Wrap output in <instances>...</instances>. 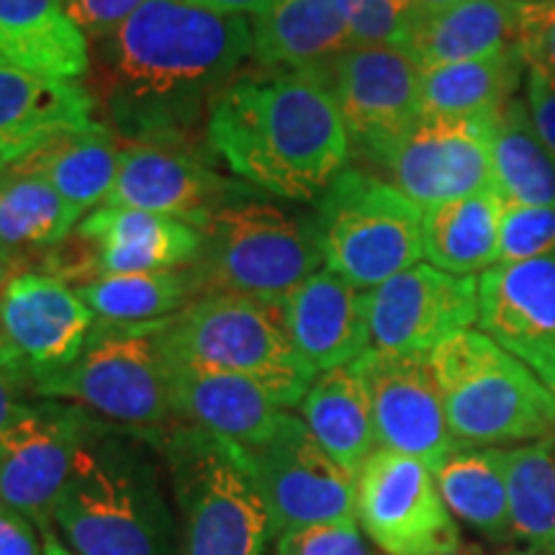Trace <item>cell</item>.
Here are the masks:
<instances>
[{"mask_svg":"<svg viewBox=\"0 0 555 555\" xmlns=\"http://www.w3.org/2000/svg\"><path fill=\"white\" fill-rule=\"evenodd\" d=\"M301 414L332 461L356 476L378 450L371 393L356 363L319 373L301 401Z\"/></svg>","mask_w":555,"mask_h":555,"instance_id":"4316f807","label":"cell"},{"mask_svg":"<svg viewBox=\"0 0 555 555\" xmlns=\"http://www.w3.org/2000/svg\"><path fill=\"white\" fill-rule=\"evenodd\" d=\"M506 204L494 189L427 206L422 242L429 266L453 275H474L494 268L502 245Z\"/></svg>","mask_w":555,"mask_h":555,"instance_id":"83f0119b","label":"cell"},{"mask_svg":"<svg viewBox=\"0 0 555 555\" xmlns=\"http://www.w3.org/2000/svg\"><path fill=\"white\" fill-rule=\"evenodd\" d=\"M0 65L52 80H82L90 44L65 0H0Z\"/></svg>","mask_w":555,"mask_h":555,"instance_id":"d4e9b609","label":"cell"},{"mask_svg":"<svg viewBox=\"0 0 555 555\" xmlns=\"http://www.w3.org/2000/svg\"><path fill=\"white\" fill-rule=\"evenodd\" d=\"M168 468L150 433L99 422L52 515L75 555H185Z\"/></svg>","mask_w":555,"mask_h":555,"instance_id":"3957f363","label":"cell"},{"mask_svg":"<svg viewBox=\"0 0 555 555\" xmlns=\"http://www.w3.org/2000/svg\"><path fill=\"white\" fill-rule=\"evenodd\" d=\"M450 435L486 448L555 435V399L532 367L483 332L461 330L429 352Z\"/></svg>","mask_w":555,"mask_h":555,"instance_id":"5b68a950","label":"cell"},{"mask_svg":"<svg viewBox=\"0 0 555 555\" xmlns=\"http://www.w3.org/2000/svg\"><path fill=\"white\" fill-rule=\"evenodd\" d=\"M201 291L283 304L324 262L314 219L301 221L270 201L242 196L224 204L198 229Z\"/></svg>","mask_w":555,"mask_h":555,"instance_id":"52a82bcc","label":"cell"},{"mask_svg":"<svg viewBox=\"0 0 555 555\" xmlns=\"http://www.w3.org/2000/svg\"><path fill=\"white\" fill-rule=\"evenodd\" d=\"M433 474L453 517L491 540L509 538L504 450L457 446Z\"/></svg>","mask_w":555,"mask_h":555,"instance_id":"d6a6232c","label":"cell"},{"mask_svg":"<svg viewBox=\"0 0 555 555\" xmlns=\"http://www.w3.org/2000/svg\"><path fill=\"white\" fill-rule=\"evenodd\" d=\"M189 3L214 13H227V16H260L275 0H189Z\"/></svg>","mask_w":555,"mask_h":555,"instance_id":"ee69618b","label":"cell"},{"mask_svg":"<svg viewBox=\"0 0 555 555\" xmlns=\"http://www.w3.org/2000/svg\"><path fill=\"white\" fill-rule=\"evenodd\" d=\"M494 116L420 114L378 163L393 185L422 208L494 189L491 170Z\"/></svg>","mask_w":555,"mask_h":555,"instance_id":"4fadbf2b","label":"cell"},{"mask_svg":"<svg viewBox=\"0 0 555 555\" xmlns=\"http://www.w3.org/2000/svg\"><path fill=\"white\" fill-rule=\"evenodd\" d=\"M525 73L519 44L489 57L427 67L422 69V114L494 116L515 99Z\"/></svg>","mask_w":555,"mask_h":555,"instance_id":"4dcf8cb0","label":"cell"},{"mask_svg":"<svg viewBox=\"0 0 555 555\" xmlns=\"http://www.w3.org/2000/svg\"><path fill=\"white\" fill-rule=\"evenodd\" d=\"M99 422L69 401H29L0 433V502L29 517L41 532L52 530L54 506Z\"/></svg>","mask_w":555,"mask_h":555,"instance_id":"7c38bea8","label":"cell"},{"mask_svg":"<svg viewBox=\"0 0 555 555\" xmlns=\"http://www.w3.org/2000/svg\"><path fill=\"white\" fill-rule=\"evenodd\" d=\"M253 193L258 191L245 180L214 170L191 142H129L106 206L165 214L201 229L217 208Z\"/></svg>","mask_w":555,"mask_h":555,"instance_id":"2e32d148","label":"cell"},{"mask_svg":"<svg viewBox=\"0 0 555 555\" xmlns=\"http://www.w3.org/2000/svg\"><path fill=\"white\" fill-rule=\"evenodd\" d=\"M168 388L176 422L208 429L242 448L270 435L286 412L255 380L176 360H168Z\"/></svg>","mask_w":555,"mask_h":555,"instance_id":"7402d4cb","label":"cell"},{"mask_svg":"<svg viewBox=\"0 0 555 555\" xmlns=\"http://www.w3.org/2000/svg\"><path fill=\"white\" fill-rule=\"evenodd\" d=\"M34 386L26 373L0 350V433L11 425L29 401H34Z\"/></svg>","mask_w":555,"mask_h":555,"instance_id":"7bdbcfd3","label":"cell"},{"mask_svg":"<svg viewBox=\"0 0 555 555\" xmlns=\"http://www.w3.org/2000/svg\"><path fill=\"white\" fill-rule=\"evenodd\" d=\"M525 106L538 137L555 155V82L530 67L525 73Z\"/></svg>","mask_w":555,"mask_h":555,"instance_id":"60d3db41","label":"cell"},{"mask_svg":"<svg viewBox=\"0 0 555 555\" xmlns=\"http://www.w3.org/2000/svg\"><path fill=\"white\" fill-rule=\"evenodd\" d=\"M478 327L532 373L555 360V253L478 278Z\"/></svg>","mask_w":555,"mask_h":555,"instance_id":"d6986e66","label":"cell"},{"mask_svg":"<svg viewBox=\"0 0 555 555\" xmlns=\"http://www.w3.org/2000/svg\"><path fill=\"white\" fill-rule=\"evenodd\" d=\"M82 217L39 172L13 163L0 176V253L24 260L57 247Z\"/></svg>","mask_w":555,"mask_h":555,"instance_id":"f546056e","label":"cell"},{"mask_svg":"<svg viewBox=\"0 0 555 555\" xmlns=\"http://www.w3.org/2000/svg\"><path fill=\"white\" fill-rule=\"evenodd\" d=\"M425 208L393 183L345 168L317 198L314 227L324 266L356 288L373 291L420 266Z\"/></svg>","mask_w":555,"mask_h":555,"instance_id":"9c48e42d","label":"cell"},{"mask_svg":"<svg viewBox=\"0 0 555 555\" xmlns=\"http://www.w3.org/2000/svg\"><path fill=\"white\" fill-rule=\"evenodd\" d=\"M371 393L378 448L440 466L457 448L429 356H397L367 347L356 360Z\"/></svg>","mask_w":555,"mask_h":555,"instance_id":"ac0fdd59","label":"cell"},{"mask_svg":"<svg viewBox=\"0 0 555 555\" xmlns=\"http://www.w3.org/2000/svg\"><path fill=\"white\" fill-rule=\"evenodd\" d=\"M275 555H371L358 525H311L275 540Z\"/></svg>","mask_w":555,"mask_h":555,"instance_id":"74e56055","label":"cell"},{"mask_svg":"<svg viewBox=\"0 0 555 555\" xmlns=\"http://www.w3.org/2000/svg\"><path fill=\"white\" fill-rule=\"evenodd\" d=\"M453 555H466V553H461V551H457V553H453Z\"/></svg>","mask_w":555,"mask_h":555,"instance_id":"f5cc1de1","label":"cell"},{"mask_svg":"<svg viewBox=\"0 0 555 555\" xmlns=\"http://www.w3.org/2000/svg\"><path fill=\"white\" fill-rule=\"evenodd\" d=\"M509 555H555V553H509Z\"/></svg>","mask_w":555,"mask_h":555,"instance_id":"f907efd6","label":"cell"},{"mask_svg":"<svg viewBox=\"0 0 555 555\" xmlns=\"http://www.w3.org/2000/svg\"><path fill=\"white\" fill-rule=\"evenodd\" d=\"M512 532L555 553V450L547 442L504 450Z\"/></svg>","mask_w":555,"mask_h":555,"instance_id":"e575fe53","label":"cell"},{"mask_svg":"<svg viewBox=\"0 0 555 555\" xmlns=\"http://www.w3.org/2000/svg\"><path fill=\"white\" fill-rule=\"evenodd\" d=\"M519 44V9L502 0H463L440 13H420L404 50L420 69L489 57Z\"/></svg>","mask_w":555,"mask_h":555,"instance_id":"484cf974","label":"cell"},{"mask_svg":"<svg viewBox=\"0 0 555 555\" xmlns=\"http://www.w3.org/2000/svg\"><path fill=\"white\" fill-rule=\"evenodd\" d=\"M519 50L527 67L555 82V0L519 9Z\"/></svg>","mask_w":555,"mask_h":555,"instance_id":"f35d334b","label":"cell"},{"mask_svg":"<svg viewBox=\"0 0 555 555\" xmlns=\"http://www.w3.org/2000/svg\"><path fill=\"white\" fill-rule=\"evenodd\" d=\"M457 3H463V0H416V9H420V13H440L453 9Z\"/></svg>","mask_w":555,"mask_h":555,"instance_id":"7dc6e473","label":"cell"},{"mask_svg":"<svg viewBox=\"0 0 555 555\" xmlns=\"http://www.w3.org/2000/svg\"><path fill=\"white\" fill-rule=\"evenodd\" d=\"M0 555H44L39 527L5 502H0Z\"/></svg>","mask_w":555,"mask_h":555,"instance_id":"b9f144b4","label":"cell"},{"mask_svg":"<svg viewBox=\"0 0 555 555\" xmlns=\"http://www.w3.org/2000/svg\"><path fill=\"white\" fill-rule=\"evenodd\" d=\"M121 147L106 124L67 131L44 147L18 159V165L39 172L62 198L80 211L106 204L119 176Z\"/></svg>","mask_w":555,"mask_h":555,"instance_id":"f1b7e54d","label":"cell"},{"mask_svg":"<svg viewBox=\"0 0 555 555\" xmlns=\"http://www.w3.org/2000/svg\"><path fill=\"white\" fill-rule=\"evenodd\" d=\"M165 358L234 373L266 388L278 406H301L317 380L291 343L283 304L234 294H206L170 317Z\"/></svg>","mask_w":555,"mask_h":555,"instance_id":"8992f818","label":"cell"},{"mask_svg":"<svg viewBox=\"0 0 555 555\" xmlns=\"http://www.w3.org/2000/svg\"><path fill=\"white\" fill-rule=\"evenodd\" d=\"M555 253V206H506L499 262H519Z\"/></svg>","mask_w":555,"mask_h":555,"instance_id":"8d00e7d4","label":"cell"},{"mask_svg":"<svg viewBox=\"0 0 555 555\" xmlns=\"http://www.w3.org/2000/svg\"><path fill=\"white\" fill-rule=\"evenodd\" d=\"M270 512L273 540L311 525H356V476L332 461L307 422L283 412L270 435L242 448Z\"/></svg>","mask_w":555,"mask_h":555,"instance_id":"30bf717a","label":"cell"},{"mask_svg":"<svg viewBox=\"0 0 555 555\" xmlns=\"http://www.w3.org/2000/svg\"><path fill=\"white\" fill-rule=\"evenodd\" d=\"M170 319L116 324L99 319L73 365L34 388L37 399L78 404L103 422L159 433L176 425L163 332Z\"/></svg>","mask_w":555,"mask_h":555,"instance_id":"ba28073f","label":"cell"},{"mask_svg":"<svg viewBox=\"0 0 555 555\" xmlns=\"http://www.w3.org/2000/svg\"><path fill=\"white\" fill-rule=\"evenodd\" d=\"M147 0H65V9L80 31L95 41L121 26Z\"/></svg>","mask_w":555,"mask_h":555,"instance_id":"ab89813d","label":"cell"},{"mask_svg":"<svg viewBox=\"0 0 555 555\" xmlns=\"http://www.w3.org/2000/svg\"><path fill=\"white\" fill-rule=\"evenodd\" d=\"M5 168H9V165H5L3 159H0V176H3V170H5Z\"/></svg>","mask_w":555,"mask_h":555,"instance_id":"816d5d0a","label":"cell"},{"mask_svg":"<svg viewBox=\"0 0 555 555\" xmlns=\"http://www.w3.org/2000/svg\"><path fill=\"white\" fill-rule=\"evenodd\" d=\"M206 142L234 176L288 201H317L345 170L350 134L317 75L268 69L214 99Z\"/></svg>","mask_w":555,"mask_h":555,"instance_id":"7a4b0ae2","label":"cell"},{"mask_svg":"<svg viewBox=\"0 0 555 555\" xmlns=\"http://www.w3.org/2000/svg\"><path fill=\"white\" fill-rule=\"evenodd\" d=\"M535 376L543 380L545 388L553 393V399H555V360H553V363H547L545 367H540Z\"/></svg>","mask_w":555,"mask_h":555,"instance_id":"c3c4849f","label":"cell"},{"mask_svg":"<svg viewBox=\"0 0 555 555\" xmlns=\"http://www.w3.org/2000/svg\"><path fill=\"white\" fill-rule=\"evenodd\" d=\"M371 301V347L397 356H429L442 339L478 322V281L435 266H414L378 288Z\"/></svg>","mask_w":555,"mask_h":555,"instance_id":"e0dca14e","label":"cell"},{"mask_svg":"<svg viewBox=\"0 0 555 555\" xmlns=\"http://www.w3.org/2000/svg\"><path fill=\"white\" fill-rule=\"evenodd\" d=\"M356 47H404L414 21L416 0H335Z\"/></svg>","mask_w":555,"mask_h":555,"instance_id":"d590c367","label":"cell"},{"mask_svg":"<svg viewBox=\"0 0 555 555\" xmlns=\"http://www.w3.org/2000/svg\"><path fill=\"white\" fill-rule=\"evenodd\" d=\"M150 435L168 468L185 555H268L270 512L242 446L183 422Z\"/></svg>","mask_w":555,"mask_h":555,"instance_id":"277c9868","label":"cell"},{"mask_svg":"<svg viewBox=\"0 0 555 555\" xmlns=\"http://www.w3.org/2000/svg\"><path fill=\"white\" fill-rule=\"evenodd\" d=\"M90 95L129 142H191L193 129L253 54L247 16L189 0H147L93 41Z\"/></svg>","mask_w":555,"mask_h":555,"instance_id":"6da1fadb","label":"cell"},{"mask_svg":"<svg viewBox=\"0 0 555 555\" xmlns=\"http://www.w3.org/2000/svg\"><path fill=\"white\" fill-rule=\"evenodd\" d=\"M253 57L266 69L317 75L356 47L335 0H275L253 16Z\"/></svg>","mask_w":555,"mask_h":555,"instance_id":"cb8c5ba5","label":"cell"},{"mask_svg":"<svg viewBox=\"0 0 555 555\" xmlns=\"http://www.w3.org/2000/svg\"><path fill=\"white\" fill-rule=\"evenodd\" d=\"M491 170L494 191L506 206H555V155L538 137L517 95L494 114Z\"/></svg>","mask_w":555,"mask_h":555,"instance_id":"1f68e13d","label":"cell"},{"mask_svg":"<svg viewBox=\"0 0 555 555\" xmlns=\"http://www.w3.org/2000/svg\"><path fill=\"white\" fill-rule=\"evenodd\" d=\"M95 101L80 82L0 65V159L29 157L54 137L93 127Z\"/></svg>","mask_w":555,"mask_h":555,"instance_id":"603a6c76","label":"cell"},{"mask_svg":"<svg viewBox=\"0 0 555 555\" xmlns=\"http://www.w3.org/2000/svg\"><path fill=\"white\" fill-rule=\"evenodd\" d=\"M95 322L73 286L41 270H21L0 294V350L34 388L78 360Z\"/></svg>","mask_w":555,"mask_h":555,"instance_id":"9a60e30c","label":"cell"},{"mask_svg":"<svg viewBox=\"0 0 555 555\" xmlns=\"http://www.w3.org/2000/svg\"><path fill=\"white\" fill-rule=\"evenodd\" d=\"M291 343L311 371L350 365L371 347V301L332 270H317L283 301Z\"/></svg>","mask_w":555,"mask_h":555,"instance_id":"ffe728a7","label":"cell"},{"mask_svg":"<svg viewBox=\"0 0 555 555\" xmlns=\"http://www.w3.org/2000/svg\"><path fill=\"white\" fill-rule=\"evenodd\" d=\"M21 273V262L9 258L5 253H0V294H3L5 286Z\"/></svg>","mask_w":555,"mask_h":555,"instance_id":"f6af8a7d","label":"cell"},{"mask_svg":"<svg viewBox=\"0 0 555 555\" xmlns=\"http://www.w3.org/2000/svg\"><path fill=\"white\" fill-rule=\"evenodd\" d=\"M356 515L388 555H453L461 530L437 489L433 468L378 448L356 478Z\"/></svg>","mask_w":555,"mask_h":555,"instance_id":"8fae6325","label":"cell"},{"mask_svg":"<svg viewBox=\"0 0 555 555\" xmlns=\"http://www.w3.org/2000/svg\"><path fill=\"white\" fill-rule=\"evenodd\" d=\"M95 319L116 324H142L170 319L204 296L193 268L159 273L101 275L88 286L75 288Z\"/></svg>","mask_w":555,"mask_h":555,"instance_id":"836d02e7","label":"cell"},{"mask_svg":"<svg viewBox=\"0 0 555 555\" xmlns=\"http://www.w3.org/2000/svg\"><path fill=\"white\" fill-rule=\"evenodd\" d=\"M41 543H44V555H75L54 530L41 532Z\"/></svg>","mask_w":555,"mask_h":555,"instance_id":"bcb514c9","label":"cell"},{"mask_svg":"<svg viewBox=\"0 0 555 555\" xmlns=\"http://www.w3.org/2000/svg\"><path fill=\"white\" fill-rule=\"evenodd\" d=\"M78 234L93 242L103 275H134L196 266L204 237L189 221L127 206H103L80 219Z\"/></svg>","mask_w":555,"mask_h":555,"instance_id":"44dd1931","label":"cell"},{"mask_svg":"<svg viewBox=\"0 0 555 555\" xmlns=\"http://www.w3.org/2000/svg\"><path fill=\"white\" fill-rule=\"evenodd\" d=\"M317 78L367 157L397 142L422 114V69L401 47H352Z\"/></svg>","mask_w":555,"mask_h":555,"instance_id":"5bb4252c","label":"cell"},{"mask_svg":"<svg viewBox=\"0 0 555 555\" xmlns=\"http://www.w3.org/2000/svg\"><path fill=\"white\" fill-rule=\"evenodd\" d=\"M506 5H515V9H525V5H532V3H543V0H502Z\"/></svg>","mask_w":555,"mask_h":555,"instance_id":"681fc988","label":"cell"}]
</instances>
